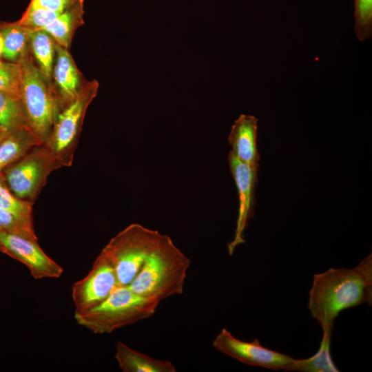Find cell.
Wrapping results in <instances>:
<instances>
[{"label": "cell", "mask_w": 372, "mask_h": 372, "mask_svg": "<svg viewBox=\"0 0 372 372\" xmlns=\"http://www.w3.org/2000/svg\"><path fill=\"white\" fill-rule=\"evenodd\" d=\"M372 302L371 254L353 269L330 268L315 274L308 308L323 330H333L339 313L351 307Z\"/></svg>", "instance_id": "1"}, {"label": "cell", "mask_w": 372, "mask_h": 372, "mask_svg": "<svg viewBox=\"0 0 372 372\" xmlns=\"http://www.w3.org/2000/svg\"><path fill=\"white\" fill-rule=\"evenodd\" d=\"M189 258L163 234L128 287L135 293L158 302L183 292Z\"/></svg>", "instance_id": "2"}, {"label": "cell", "mask_w": 372, "mask_h": 372, "mask_svg": "<svg viewBox=\"0 0 372 372\" xmlns=\"http://www.w3.org/2000/svg\"><path fill=\"white\" fill-rule=\"evenodd\" d=\"M159 302L118 286L101 304L83 313H74L81 327L95 334H108L153 316Z\"/></svg>", "instance_id": "3"}, {"label": "cell", "mask_w": 372, "mask_h": 372, "mask_svg": "<svg viewBox=\"0 0 372 372\" xmlns=\"http://www.w3.org/2000/svg\"><path fill=\"white\" fill-rule=\"evenodd\" d=\"M17 63L21 68V99L28 122L44 144L50 135L61 105L53 85L39 70L30 49Z\"/></svg>", "instance_id": "4"}, {"label": "cell", "mask_w": 372, "mask_h": 372, "mask_svg": "<svg viewBox=\"0 0 372 372\" xmlns=\"http://www.w3.org/2000/svg\"><path fill=\"white\" fill-rule=\"evenodd\" d=\"M163 234L132 223L115 235L101 251L113 266L119 286H128Z\"/></svg>", "instance_id": "5"}, {"label": "cell", "mask_w": 372, "mask_h": 372, "mask_svg": "<svg viewBox=\"0 0 372 372\" xmlns=\"http://www.w3.org/2000/svg\"><path fill=\"white\" fill-rule=\"evenodd\" d=\"M99 83L87 81L79 94L59 111L50 135L44 145L61 167L70 166L87 107L97 94Z\"/></svg>", "instance_id": "6"}, {"label": "cell", "mask_w": 372, "mask_h": 372, "mask_svg": "<svg viewBox=\"0 0 372 372\" xmlns=\"http://www.w3.org/2000/svg\"><path fill=\"white\" fill-rule=\"evenodd\" d=\"M60 167L52 153L41 144L32 148L3 174L8 188L16 197L34 203L50 174Z\"/></svg>", "instance_id": "7"}, {"label": "cell", "mask_w": 372, "mask_h": 372, "mask_svg": "<svg viewBox=\"0 0 372 372\" xmlns=\"http://www.w3.org/2000/svg\"><path fill=\"white\" fill-rule=\"evenodd\" d=\"M118 286L114 268L99 254L87 274L72 286L74 313H85L99 306Z\"/></svg>", "instance_id": "8"}, {"label": "cell", "mask_w": 372, "mask_h": 372, "mask_svg": "<svg viewBox=\"0 0 372 372\" xmlns=\"http://www.w3.org/2000/svg\"><path fill=\"white\" fill-rule=\"evenodd\" d=\"M218 351L247 365L286 371L294 358L261 345L258 339L246 342L223 328L212 342Z\"/></svg>", "instance_id": "9"}, {"label": "cell", "mask_w": 372, "mask_h": 372, "mask_svg": "<svg viewBox=\"0 0 372 372\" xmlns=\"http://www.w3.org/2000/svg\"><path fill=\"white\" fill-rule=\"evenodd\" d=\"M0 252L24 265L34 279L59 278L63 269L40 247L38 242L0 230Z\"/></svg>", "instance_id": "10"}, {"label": "cell", "mask_w": 372, "mask_h": 372, "mask_svg": "<svg viewBox=\"0 0 372 372\" xmlns=\"http://www.w3.org/2000/svg\"><path fill=\"white\" fill-rule=\"evenodd\" d=\"M231 174L238 194L239 209L236 229L233 240L228 244L232 255L235 248L245 242L244 231L249 220L253 217L255 205V189L258 182V168H253L237 158L231 152L228 155Z\"/></svg>", "instance_id": "11"}, {"label": "cell", "mask_w": 372, "mask_h": 372, "mask_svg": "<svg viewBox=\"0 0 372 372\" xmlns=\"http://www.w3.org/2000/svg\"><path fill=\"white\" fill-rule=\"evenodd\" d=\"M52 80L61 107L75 99L87 81L76 67L69 49L57 43Z\"/></svg>", "instance_id": "12"}, {"label": "cell", "mask_w": 372, "mask_h": 372, "mask_svg": "<svg viewBox=\"0 0 372 372\" xmlns=\"http://www.w3.org/2000/svg\"><path fill=\"white\" fill-rule=\"evenodd\" d=\"M258 120L254 116L240 114L231 126L228 142L237 158L253 168L259 169L260 155L256 138Z\"/></svg>", "instance_id": "13"}, {"label": "cell", "mask_w": 372, "mask_h": 372, "mask_svg": "<svg viewBox=\"0 0 372 372\" xmlns=\"http://www.w3.org/2000/svg\"><path fill=\"white\" fill-rule=\"evenodd\" d=\"M43 144L30 127L3 131L0 141V173L34 147Z\"/></svg>", "instance_id": "14"}, {"label": "cell", "mask_w": 372, "mask_h": 372, "mask_svg": "<svg viewBox=\"0 0 372 372\" xmlns=\"http://www.w3.org/2000/svg\"><path fill=\"white\" fill-rule=\"evenodd\" d=\"M114 358L123 372H176L172 362L139 352L122 342L116 344Z\"/></svg>", "instance_id": "15"}, {"label": "cell", "mask_w": 372, "mask_h": 372, "mask_svg": "<svg viewBox=\"0 0 372 372\" xmlns=\"http://www.w3.org/2000/svg\"><path fill=\"white\" fill-rule=\"evenodd\" d=\"M84 0H77L43 29L60 45L70 48L76 30L83 23Z\"/></svg>", "instance_id": "16"}, {"label": "cell", "mask_w": 372, "mask_h": 372, "mask_svg": "<svg viewBox=\"0 0 372 372\" xmlns=\"http://www.w3.org/2000/svg\"><path fill=\"white\" fill-rule=\"evenodd\" d=\"M56 45V42L46 31L43 30L32 31L30 36L31 54L43 76L52 84Z\"/></svg>", "instance_id": "17"}, {"label": "cell", "mask_w": 372, "mask_h": 372, "mask_svg": "<svg viewBox=\"0 0 372 372\" xmlns=\"http://www.w3.org/2000/svg\"><path fill=\"white\" fill-rule=\"evenodd\" d=\"M0 32L4 41L2 57L11 62L17 63L30 49L32 30L18 21H0Z\"/></svg>", "instance_id": "18"}, {"label": "cell", "mask_w": 372, "mask_h": 372, "mask_svg": "<svg viewBox=\"0 0 372 372\" xmlns=\"http://www.w3.org/2000/svg\"><path fill=\"white\" fill-rule=\"evenodd\" d=\"M333 330H323L320 347L315 355L306 359H293L287 371L338 372L330 351Z\"/></svg>", "instance_id": "19"}, {"label": "cell", "mask_w": 372, "mask_h": 372, "mask_svg": "<svg viewBox=\"0 0 372 372\" xmlns=\"http://www.w3.org/2000/svg\"><path fill=\"white\" fill-rule=\"evenodd\" d=\"M20 127L30 128L21 97L0 90V128L8 132Z\"/></svg>", "instance_id": "20"}, {"label": "cell", "mask_w": 372, "mask_h": 372, "mask_svg": "<svg viewBox=\"0 0 372 372\" xmlns=\"http://www.w3.org/2000/svg\"><path fill=\"white\" fill-rule=\"evenodd\" d=\"M33 203L16 197L8 188L3 172L0 173V209L33 224Z\"/></svg>", "instance_id": "21"}, {"label": "cell", "mask_w": 372, "mask_h": 372, "mask_svg": "<svg viewBox=\"0 0 372 372\" xmlns=\"http://www.w3.org/2000/svg\"><path fill=\"white\" fill-rule=\"evenodd\" d=\"M62 12L51 10L30 1L21 19V25L32 31L41 30L52 22Z\"/></svg>", "instance_id": "22"}, {"label": "cell", "mask_w": 372, "mask_h": 372, "mask_svg": "<svg viewBox=\"0 0 372 372\" xmlns=\"http://www.w3.org/2000/svg\"><path fill=\"white\" fill-rule=\"evenodd\" d=\"M354 31L360 41L372 34V0H354Z\"/></svg>", "instance_id": "23"}, {"label": "cell", "mask_w": 372, "mask_h": 372, "mask_svg": "<svg viewBox=\"0 0 372 372\" xmlns=\"http://www.w3.org/2000/svg\"><path fill=\"white\" fill-rule=\"evenodd\" d=\"M0 230L14 234L32 241L38 242L33 224L0 209Z\"/></svg>", "instance_id": "24"}, {"label": "cell", "mask_w": 372, "mask_h": 372, "mask_svg": "<svg viewBox=\"0 0 372 372\" xmlns=\"http://www.w3.org/2000/svg\"><path fill=\"white\" fill-rule=\"evenodd\" d=\"M0 90L21 97V68L19 63L0 65Z\"/></svg>", "instance_id": "25"}, {"label": "cell", "mask_w": 372, "mask_h": 372, "mask_svg": "<svg viewBox=\"0 0 372 372\" xmlns=\"http://www.w3.org/2000/svg\"><path fill=\"white\" fill-rule=\"evenodd\" d=\"M77 0H30L31 2L45 8L63 12L72 6Z\"/></svg>", "instance_id": "26"}, {"label": "cell", "mask_w": 372, "mask_h": 372, "mask_svg": "<svg viewBox=\"0 0 372 372\" xmlns=\"http://www.w3.org/2000/svg\"><path fill=\"white\" fill-rule=\"evenodd\" d=\"M3 45H4L3 37L2 34L0 32V57L2 56V54L3 52Z\"/></svg>", "instance_id": "27"}, {"label": "cell", "mask_w": 372, "mask_h": 372, "mask_svg": "<svg viewBox=\"0 0 372 372\" xmlns=\"http://www.w3.org/2000/svg\"><path fill=\"white\" fill-rule=\"evenodd\" d=\"M3 131L0 128V141L2 138Z\"/></svg>", "instance_id": "28"}, {"label": "cell", "mask_w": 372, "mask_h": 372, "mask_svg": "<svg viewBox=\"0 0 372 372\" xmlns=\"http://www.w3.org/2000/svg\"><path fill=\"white\" fill-rule=\"evenodd\" d=\"M3 62H2L1 60H0V65L3 64Z\"/></svg>", "instance_id": "29"}]
</instances>
